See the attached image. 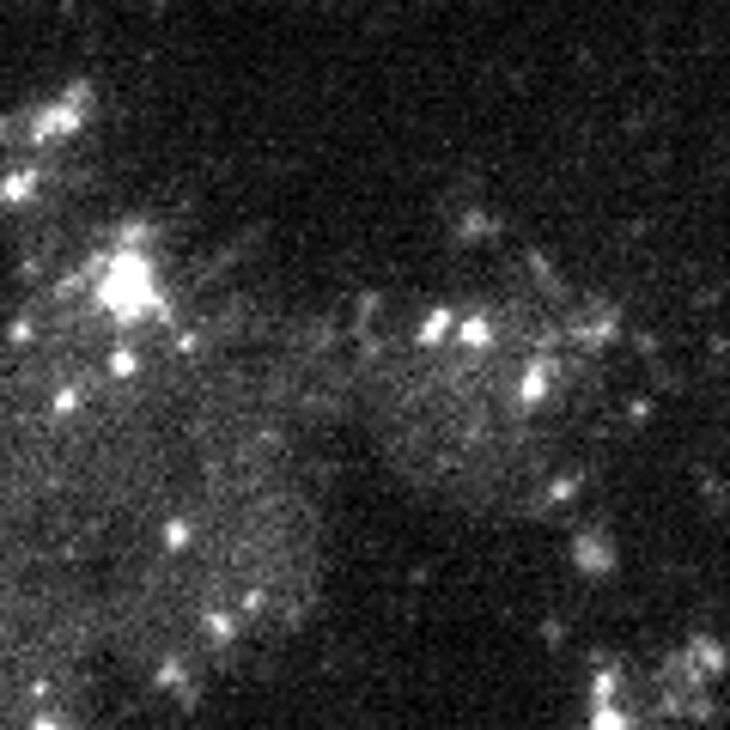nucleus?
<instances>
[{
  "mask_svg": "<svg viewBox=\"0 0 730 730\" xmlns=\"http://www.w3.org/2000/svg\"><path fill=\"white\" fill-rule=\"evenodd\" d=\"M286 378L134 256L0 335V730H80L262 633L299 578Z\"/></svg>",
  "mask_w": 730,
  "mask_h": 730,
  "instance_id": "1",
  "label": "nucleus"
}]
</instances>
